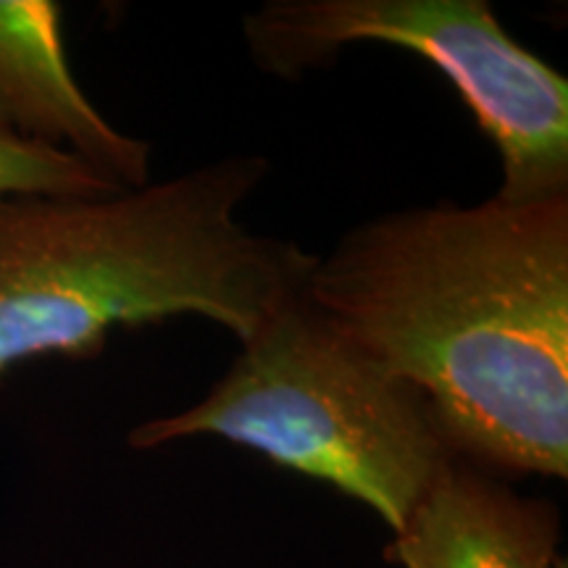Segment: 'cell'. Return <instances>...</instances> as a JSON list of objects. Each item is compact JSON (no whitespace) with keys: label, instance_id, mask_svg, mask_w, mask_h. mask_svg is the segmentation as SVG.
<instances>
[{"label":"cell","instance_id":"obj_1","mask_svg":"<svg viewBox=\"0 0 568 568\" xmlns=\"http://www.w3.org/2000/svg\"><path fill=\"white\" fill-rule=\"evenodd\" d=\"M305 295L426 397L458 458L568 477V195L382 213L318 255Z\"/></svg>","mask_w":568,"mask_h":568},{"label":"cell","instance_id":"obj_2","mask_svg":"<svg viewBox=\"0 0 568 568\" xmlns=\"http://www.w3.org/2000/svg\"><path fill=\"white\" fill-rule=\"evenodd\" d=\"M268 159L226 155L138 190L0 201V382L34 358H92L113 329L203 316L251 339L316 253L251 232Z\"/></svg>","mask_w":568,"mask_h":568},{"label":"cell","instance_id":"obj_3","mask_svg":"<svg viewBox=\"0 0 568 568\" xmlns=\"http://www.w3.org/2000/svg\"><path fill=\"white\" fill-rule=\"evenodd\" d=\"M222 437L406 524L453 458L426 397L361 351L318 305L287 297L211 393L130 432L134 450Z\"/></svg>","mask_w":568,"mask_h":568},{"label":"cell","instance_id":"obj_4","mask_svg":"<svg viewBox=\"0 0 568 568\" xmlns=\"http://www.w3.org/2000/svg\"><path fill=\"white\" fill-rule=\"evenodd\" d=\"M255 67L280 80L326 69L355 42L416 53L456 88L503 161L495 195H568V80L510 38L487 0H268L243 19Z\"/></svg>","mask_w":568,"mask_h":568},{"label":"cell","instance_id":"obj_5","mask_svg":"<svg viewBox=\"0 0 568 568\" xmlns=\"http://www.w3.org/2000/svg\"><path fill=\"white\" fill-rule=\"evenodd\" d=\"M55 0H0V134L77 155L122 190L151 182V145L119 132L69 67Z\"/></svg>","mask_w":568,"mask_h":568},{"label":"cell","instance_id":"obj_6","mask_svg":"<svg viewBox=\"0 0 568 568\" xmlns=\"http://www.w3.org/2000/svg\"><path fill=\"white\" fill-rule=\"evenodd\" d=\"M558 545L556 503L518 495L453 458L393 531L385 560L400 568H566Z\"/></svg>","mask_w":568,"mask_h":568},{"label":"cell","instance_id":"obj_7","mask_svg":"<svg viewBox=\"0 0 568 568\" xmlns=\"http://www.w3.org/2000/svg\"><path fill=\"white\" fill-rule=\"evenodd\" d=\"M119 190L77 155L0 134V201L19 195L98 197Z\"/></svg>","mask_w":568,"mask_h":568}]
</instances>
